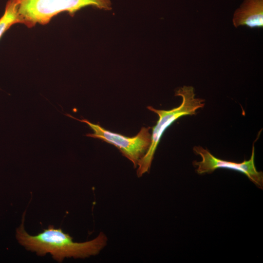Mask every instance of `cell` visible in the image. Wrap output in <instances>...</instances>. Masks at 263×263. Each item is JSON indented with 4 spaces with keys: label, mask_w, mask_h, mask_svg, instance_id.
<instances>
[{
    "label": "cell",
    "mask_w": 263,
    "mask_h": 263,
    "mask_svg": "<svg viewBox=\"0 0 263 263\" xmlns=\"http://www.w3.org/2000/svg\"><path fill=\"white\" fill-rule=\"evenodd\" d=\"M24 214L22 224L16 230L19 243L27 250L35 252L38 256L50 254L53 258L62 262L66 258H85L94 256L106 246L108 238L102 232L94 239L85 242H75L68 233L62 229L50 225L37 235H30L24 227Z\"/></svg>",
    "instance_id": "cell-1"
},
{
    "label": "cell",
    "mask_w": 263,
    "mask_h": 263,
    "mask_svg": "<svg viewBox=\"0 0 263 263\" xmlns=\"http://www.w3.org/2000/svg\"><path fill=\"white\" fill-rule=\"evenodd\" d=\"M175 95L182 98L181 104L177 107L167 111L155 109L151 106L147 107L156 113L159 119L152 127L150 146L138 164L137 175L138 177L149 171L156 148L166 130L179 118L194 115L198 109L205 106L204 99L195 97L194 88L192 86H183L176 91Z\"/></svg>",
    "instance_id": "cell-2"
},
{
    "label": "cell",
    "mask_w": 263,
    "mask_h": 263,
    "mask_svg": "<svg viewBox=\"0 0 263 263\" xmlns=\"http://www.w3.org/2000/svg\"><path fill=\"white\" fill-rule=\"evenodd\" d=\"M17 5L21 23L28 27L37 24L46 25L60 13L71 16L83 7L92 6L104 10L111 9L110 0H12Z\"/></svg>",
    "instance_id": "cell-3"
},
{
    "label": "cell",
    "mask_w": 263,
    "mask_h": 263,
    "mask_svg": "<svg viewBox=\"0 0 263 263\" xmlns=\"http://www.w3.org/2000/svg\"><path fill=\"white\" fill-rule=\"evenodd\" d=\"M72 118L87 124L93 131V133H88L87 136L97 138L116 147L123 156L130 160L136 168L139 161L147 151L151 143L150 127H142L134 136L129 137L121 134L107 130L97 124L87 119H78L67 114Z\"/></svg>",
    "instance_id": "cell-4"
},
{
    "label": "cell",
    "mask_w": 263,
    "mask_h": 263,
    "mask_svg": "<svg viewBox=\"0 0 263 263\" xmlns=\"http://www.w3.org/2000/svg\"><path fill=\"white\" fill-rule=\"evenodd\" d=\"M193 151L202 158L201 161H195L193 163L194 166L197 167L196 171L198 173H210L220 168L233 169L244 173L258 187H263V172L258 171L255 165L254 145H253L250 159L247 161L244 160L242 163L227 161L217 158L207 149L201 146L194 147Z\"/></svg>",
    "instance_id": "cell-5"
},
{
    "label": "cell",
    "mask_w": 263,
    "mask_h": 263,
    "mask_svg": "<svg viewBox=\"0 0 263 263\" xmlns=\"http://www.w3.org/2000/svg\"><path fill=\"white\" fill-rule=\"evenodd\" d=\"M235 27L246 25L250 28L263 26V0H245L235 12Z\"/></svg>",
    "instance_id": "cell-6"
},
{
    "label": "cell",
    "mask_w": 263,
    "mask_h": 263,
    "mask_svg": "<svg viewBox=\"0 0 263 263\" xmlns=\"http://www.w3.org/2000/svg\"><path fill=\"white\" fill-rule=\"evenodd\" d=\"M21 23L16 4L12 0L6 3L4 12L0 18V38L13 25Z\"/></svg>",
    "instance_id": "cell-7"
}]
</instances>
